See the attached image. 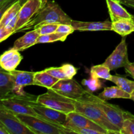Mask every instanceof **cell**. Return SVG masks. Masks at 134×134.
Masks as SVG:
<instances>
[{
	"label": "cell",
	"mask_w": 134,
	"mask_h": 134,
	"mask_svg": "<svg viewBox=\"0 0 134 134\" xmlns=\"http://www.w3.org/2000/svg\"><path fill=\"white\" fill-rule=\"evenodd\" d=\"M73 20L61 9L54 1H47L27 23L17 32L26 31L27 30H35L42 25L48 23H60L71 24Z\"/></svg>",
	"instance_id": "cell-1"
},
{
	"label": "cell",
	"mask_w": 134,
	"mask_h": 134,
	"mask_svg": "<svg viewBox=\"0 0 134 134\" xmlns=\"http://www.w3.org/2000/svg\"><path fill=\"white\" fill-rule=\"evenodd\" d=\"M74 104L75 107V111L85 115L95 122L107 130L109 134H120V130L111 122L99 106L85 94L81 98L74 100Z\"/></svg>",
	"instance_id": "cell-2"
},
{
	"label": "cell",
	"mask_w": 134,
	"mask_h": 134,
	"mask_svg": "<svg viewBox=\"0 0 134 134\" xmlns=\"http://www.w3.org/2000/svg\"><path fill=\"white\" fill-rule=\"evenodd\" d=\"M0 103L16 114L37 116L34 105L38 104L37 96L22 93H12L7 96L0 99Z\"/></svg>",
	"instance_id": "cell-3"
},
{
	"label": "cell",
	"mask_w": 134,
	"mask_h": 134,
	"mask_svg": "<svg viewBox=\"0 0 134 134\" xmlns=\"http://www.w3.org/2000/svg\"><path fill=\"white\" fill-rule=\"evenodd\" d=\"M18 117L35 134L73 133L64 126L53 123L38 116L16 114Z\"/></svg>",
	"instance_id": "cell-4"
},
{
	"label": "cell",
	"mask_w": 134,
	"mask_h": 134,
	"mask_svg": "<svg viewBox=\"0 0 134 134\" xmlns=\"http://www.w3.org/2000/svg\"><path fill=\"white\" fill-rule=\"evenodd\" d=\"M37 102L46 107L68 114L75 111L74 100L58 94L52 89H47V92L37 96Z\"/></svg>",
	"instance_id": "cell-5"
},
{
	"label": "cell",
	"mask_w": 134,
	"mask_h": 134,
	"mask_svg": "<svg viewBox=\"0 0 134 134\" xmlns=\"http://www.w3.org/2000/svg\"><path fill=\"white\" fill-rule=\"evenodd\" d=\"M85 94L99 106L111 122L120 130L124 122L125 111L116 105L108 103L106 100L102 99L98 96L94 95L88 91L86 90Z\"/></svg>",
	"instance_id": "cell-6"
},
{
	"label": "cell",
	"mask_w": 134,
	"mask_h": 134,
	"mask_svg": "<svg viewBox=\"0 0 134 134\" xmlns=\"http://www.w3.org/2000/svg\"><path fill=\"white\" fill-rule=\"evenodd\" d=\"M0 122L7 128L10 134H35L15 113L0 103Z\"/></svg>",
	"instance_id": "cell-7"
},
{
	"label": "cell",
	"mask_w": 134,
	"mask_h": 134,
	"mask_svg": "<svg viewBox=\"0 0 134 134\" xmlns=\"http://www.w3.org/2000/svg\"><path fill=\"white\" fill-rule=\"evenodd\" d=\"M51 89L73 100L82 98L86 92V90L73 79L59 80Z\"/></svg>",
	"instance_id": "cell-8"
},
{
	"label": "cell",
	"mask_w": 134,
	"mask_h": 134,
	"mask_svg": "<svg viewBox=\"0 0 134 134\" xmlns=\"http://www.w3.org/2000/svg\"><path fill=\"white\" fill-rule=\"evenodd\" d=\"M129 62L126 41L125 38L123 37L119 45L112 54L108 56L103 64L107 65L110 70L113 71L120 68H124Z\"/></svg>",
	"instance_id": "cell-9"
},
{
	"label": "cell",
	"mask_w": 134,
	"mask_h": 134,
	"mask_svg": "<svg viewBox=\"0 0 134 134\" xmlns=\"http://www.w3.org/2000/svg\"><path fill=\"white\" fill-rule=\"evenodd\" d=\"M48 0H28L22 6L15 27V33L22 28L31 18L44 7Z\"/></svg>",
	"instance_id": "cell-10"
},
{
	"label": "cell",
	"mask_w": 134,
	"mask_h": 134,
	"mask_svg": "<svg viewBox=\"0 0 134 134\" xmlns=\"http://www.w3.org/2000/svg\"><path fill=\"white\" fill-rule=\"evenodd\" d=\"M65 127L71 130L72 128H92L102 132L103 134H109L107 130L81 113L73 111L68 114Z\"/></svg>",
	"instance_id": "cell-11"
},
{
	"label": "cell",
	"mask_w": 134,
	"mask_h": 134,
	"mask_svg": "<svg viewBox=\"0 0 134 134\" xmlns=\"http://www.w3.org/2000/svg\"><path fill=\"white\" fill-rule=\"evenodd\" d=\"M34 109L37 115L39 117L53 123H56V124L65 126L67 121L68 114L54 109L51 107H46L40 103L34 105Z\"/></svg>",
	"instance_id": "cell-12"
},
{
	"label": "cell",
	"mask_w": 134,
	"mask_h": 134,
	"mask_svg": "<svg viewBox=\"0 0 134 134\" xmlns=\"http://www.w3.org/2000/svg\"><path fill=\"white\" fill-rule=\"evenodd\" d=\"M10 72L14 82V93H22L24 92L23 88L30 85H35L34 77L35 72L26 71L13 70Z\"/></svg>",
	"instance_id": "cell-13"
},
{
	"label": "cell",
	"mask_w": 134,
	"mask_h": 134,
	"mask_svg": "<svg viewBox=\"0 0 134 134\" xmlns=\"http://www.w3.org/2000/svg\"><path fill=\"white\" fill-rule=\"evenodd\" d=\"M22 60L19 51L12 48L5 51L0 58V65L2 69L7 71L15 70Z\"/></svg>",
	"instance_id": "cell-14"
},
{
	"label": "cell",
	"mask_w": 134,
	"mask_h": 134,
	"mask_svg": "<svg viewBox=\"0 0 134 134\" xmlns=\"http://www.w3.org/2000/svg\"><path fill=\"white\" fill-rule=\"evenodd\" d=\"M71 25L75 30L80 31H108L112 28V22L106 20L104 22H81L73 20Z\"/></svg>",
	"instance_id": "cell-15"
},
{
	"label": "cell",
	"mask_w": 134,
	"mask_h": 134,
	"mask_svg": "<svg viewBox=\"0 0 134 134\" xmlns=\"http://www.w3.org/2000/svg\"><path fill=\"white\" fill-rule=\"evenodd\" d=\"M111 22L120 18H132L133 15L128 13L119 0H106Z\"/></svg>",
	"instance_id": "cell-16"
},
{
	"label": "cell",
	"mask_w": 134,
	"mask_h": 134,
	"mask_svg": "<svg viewBox=\"0 0 134 134\" xmlns=\"http://www.w3.org/2000/svg\"><path fill=\"white\" fill-rule=\"evenodd\" d=\"M39 35L40 34L37 29L30 30L26 32L23 36L16 40L13 48L18 51H24V50L35 45V42Z\"/></svg>",
	"instance_id": "cell-17"
},
{
	"label": "cell",
	"mask_w": 134,
	"mask_h": 134,
	"mask_svg": "<svg viewBox=\"0 0 134 134\" xmlns=\"http://www.w3.org/2000/svg\"><path fill=\"white\" fill-rule=\"evenodd\" d=\"M112 31L122 37H126L134 32V20L132 18H120L112 22Z\"/></svg>",
	"instance_id": "cell-18"
},
{
	"label": "cell",
	"mask_w": 134,
	"mask_h": 134,
	"mask_svg": "<svg viewBox=\"0 0 134 134\" xmlns=\"http://www.w3.org/2000/svg\"><path fill=\"white\" fill-rule=\"evenodd\" d=\"M14 82L10 72L1 68L0 71V99L14 92Z\"/></svg>",
	"instance_id": "cell-19"
},
{
	"label": "cell",
	"mask_w": 134,
	"mask_h": 134,
	"mask_svg": "<svg viewBox=\"0 0 134 134\" xmlns=\"http://www.w3.org/2000/svg\"><path fill=\"white\" fill-rule=\"evenodd\" d=\"M98 96L104 100L111 99H131L130 94L117 86L105 88Z\"/></svg>",
	"instance_id": "cell-20"
},
{
	"label": "cell",
	"mask_w": 134,
	"mask_h": 134,
	"mask_svg": "<svg viewBox=\"0 0 134 134\" xmlns=\"http://www.w3.org/2000/svg\"><path fill=\"white\" fill-rule=\"evenodd\" d=\"M58 81L59 79L50 75L45 70L35 72L34 83L37 86L51 89Z\"/></svg>",
	"instance_id": "cell-21"
},
{
	"label": "cell",
	"mask_w": 134,
	"mask_h": 134,
	"mask_svg": "<svg viewBox=\"0 0 134 134\" xmlns=\"http://www.w3.org/2000/svg\"><path fill=\"white\" fill-rule=\"evenodd\" d=\"M22 7V5L19 1H16L15 3L10 5L3 14L1 15L0 20V27H5L7 26L8 24L19 13L20 10Z\"/></svg>",
	"instance_id": "cell-22"
},
{
	"label": "cell",
	"mask_w": 134,
	"mask_h": 134,
	"mask_svg": "<svg viewBox=\"0 0 134 134\" xmlns=\"http://www.w3.org/2000/svg\"><path fill=\"white\" fill-rule=\"evenodd\" d=\"M110 81L114 82L120 88L131 94L134 92V81L120 75H112Z\"/></svg>",
	"instance_id": "cell-23"
},
{
	"label": "cell",
	"mask_w": 134,
	"mask_h": 134,
	"mask_svg": "<svg viewBox=\"0 0 134 134\" xmlns=\"http://www.w3.org/2000/svg\"><path fill=\"white\" fill-rule=\"evenodd\" d=\"M110 69L105 64L93 65L90 69V75L92 77L96 79L110 81L112 75L110 73Z\"/></svg>",
	"instance_id": "cell-24"
},
{
	"label": "cell",
	"mask_w": 134,
	"mask_h": 134,
	"mask_svg": "<svg viewBox=\"0 0 134 134\" xmlns=\"http://www.w3.org/2000/svg\"><path fill=\"white\" fill-rule=\"evenodd\" d=\"M68 37V35H64L58 32H54L52 34H46V35H41L37 39L35 44H40V43H53L56 41H64Z\"/></svg>",
	"instance_id": "cell-25"
},
{
	"label": "cell",
	"mask_w": 134,
	"mask_h": 134,
	"mask_svg": "<svg viewBox=\"0 0 134 134\" xmlns=\"http://www.w3.org/2000/svg\"><path fill=\"white\" fill-rule=\"evenodd\" d=\"M120 134H134V115L128 111L124 113V119Z\"/></svg>",
	"instance_id": "cell-26"
},
{
	"label": "cell",
	"mask_w": 134,
	"mask_h": 134,
	"mask_svg": "<svg viewBox=\"0 0 134 134\" xmlns=\"http://www.w3.org/2000/svg\"><path fill=\"white\" fill-rule=\"evenodd\" d=\"M46 71L52 76L57 78L59 80L62 79H68V75H67L66 70L64 65L58 68H49L44 69Z\"/></svg>",
	"instance_id": "cell-27"
},
{
	"label": "cell",
	"mask_w": 134,
	"mask_h": 134,
	"mask_svg": "<svg viewBox=\"0 0 134 134\" xmlns=\"http://www.w3.org/2000/svg\"><path fill=\"white\" fill-rule=\"evenodd\" d=\"M59 24L60 23H48L42 25L37 29L40 35H46V34H50L56 32Z\"/></svg>",
	"instance_id": "cell-28"
},
{
	"label": "cell",
	"mask_w": 134,
	"mask_h": 134,
	"mask_svg": "<svg viewBox=\"0 0 134 134\" xmlns=\"http://www.w3.org/2000/svg\"><path fill=\"white\" fill-rule=\"evenodd\" d=\"M74 27L71 24H60L56 30V32L61 33L64 35H69L74 32Z\"/></svg>",
	"instance_id": "cell-29"
},
{
	"label": "cell",
	"mask_w": 134,
	"mask_h": 134,
	"mask_svg": "<svg viewBox=\"0 0 134 134\" xmlns=\"http://www.w3.org/2000/svg\"><path fill=\"white\" fill-rule=\"evenodd\" d=\"M98 79H96L92 77L90 80H88V81L83 80L82 81V84L87 86L90 90L94 91V90H96L101 88L100 84H99V81H98Z\"/></svg>",
	"instance_id": "cell-30"
},
{
	"label": "cell",
	"mask_w": 134,
	"mask_h": 134,
	"mask_svg": "<svg viewBox=\"0 0 134 134\" xmlns=\"http://www.w3.org/2000/svg\"><path fill=\"white\" fill-rule=\"evenodd\" d=\"M71 131L74 133L79 134H103L100 131L92 128H72Z\"/></svg>",
	"instance_id": "cell-31"
},
{
	"label": "cell",
	"mask_w": 134,
	"mask_h": 134,
	"mask_svg": "<svg viewBox=\"0 0 134 134\" xmlns=\"http://www.w3.org/2000/svg\"><path fill=\"white\" fill-rule=\"evenodd\" d=\"M13 34H14V30L7 27H0V42L5 41Z\"/></svg>",
	"instance_id": "cell-32"
},
{
	"label": "cell",
	"mask_w": 134,
	"mask_h": 134,
	"mask_svg": "<svg viewBox=\"0 0 134 134\" xmlns=\"http://www.w3.org/2000/svg\"><path fill=\"white\" fill-rule=\"evenodd\" d=\"M18 0H0V10L1 15L3 14L5 10L8 9L11 5Z\"/></svg>",
	"instance_id": "cell-33"
},
{
	"label": "cell",
	"mask_w": 134,
	"mask_h": 134,
	"mask_svg": "<svg viewBox=\"0 0 134 134\" xmlns=\"http://www.w3.org/2000/svg\"><path fill=\"white\" fill-rule=\"evenodd\" d=\"M124 69L126 73L130 75L134 79V62H130L125 67Z\"/></svg>",
	"instance_id": "cell-34"
},
{
	"label": "cell",
	"mask_w": 134,
	"mask_h": 134,
	"mask_svg": "<svg viewBox=\"0 0 134 134\" xmlns=\"http://www.w3.org/2000/svg\"><path fill=\"white\" fill-rule=\"evenodd\" d=\"M122 4L134 9V0H119Z\"/></svg>",
	"instance_id": "cell-35"
},
{
	"label": "cell",
	"mask_w": 134,
	"mask_h": 134,
	"mask_svg": "<svg viewBox=\"0 0 134 134\" xmlns=\"http://www.w3.org/2000/svg\"><path fill=\"white\" fill-rule=\"evenodd\" d=\"M0 134H10L6 127L0 122Z\"/></svg>",
	"instance_id": "cell-36"
},
{
	"label": "cell",
	"mask_w": 134,
	"mask_h": 134,
	"mask_svg": "<svg viewBox=\"0 0 134 134\" xmlns=\"http://www.w3.org/2000/svg\"><path fill=\"white\" fill-rule=\"evenodd\" d=\"M18 1H20V3L21 5H22H22H23L26 2V1H28V0H18Z\"/></svg>",
	"instance_id": "cell-37"
},
{
	"label": "cell",
	"mask_w": 134,
	"mask_h": 134,
	"mask_svg": "<svg viewBox=\"0 0 134 134\" xmlns=\"http://www.w3.org/2000/svg\"><path fill=\"white\" fill-rule=\"evenodd\" d=\"M131 99H132V100H133L134 102V92L132 93V94H131Z\"/></svg>",
	"instance_id": "cell-38"
},
{
	"label": "cell",
	"mask_w": 134,
	"mask_h": 134,
	"mask_svg": "<svg viewBox=\"0 0 134 134\" xmlns=\"http://www.w3.org/2000/svg\"><path fill=\"white\" fill-rule=\"evenodd\" d=\"M133 20H134V15H133Z\"/></svg>",
	"instance_id": "cell-39"
}]
</instances>
